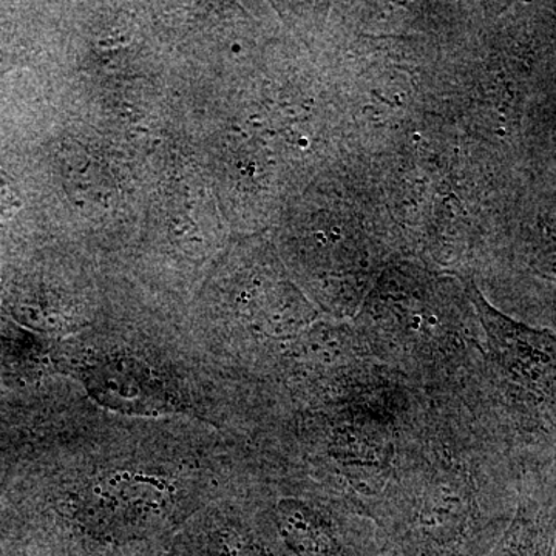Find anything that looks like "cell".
<instances>
[{
  "label": "cell",
  "mask_w": 556,
  "mask_h": 556,
  "mask_svg": "<svg viewBox=\"0 0 556 556\" xmlns=\"http://www.w3.org/2000/svg\"><path fill=\"white\" fill-rule=\"evenodd\" d=\"M87 390L102 405L135 415H161L174 409V399L159 378L137 361L105 362L90 369Z\"/></svg>",
  "instance_id": "cell-1"
},
{
  "label": "cell",
  "mask_w": 556,
  "mask_h": 556,
  "mask_svg": "<svg viewBox=\"0 0 556 556\" xmlns=\"http://www.w3.org/2000/svg\"><path fill=\"white\" fill-rule=\"evenodd\" d=\"M90 503L104 519L137 525L159 517L172 503V493L152 479L121 475L94 485Z\"/></svg>",
  "instance_id": "cell-2"
},
{
  "label": "cell",
  "mask_w": 556,
  "mask_h": 556,
  "mask_svg": "<svg viewBox=\"0 0 556 556\" xmlns=\"http://www.w3.org/2000/svg\"><path fill=\"white\" fill-rule=\"evenodd\" d=\"M278 532L299 556H342L327 518L302 501L285 500L277 506Z\"/></svg>",
  "instance_id": "cell-3"
},
{
  "label": "cell",
  "mask_w": 556,
  "mask_h": 556,
  "mask_svg": "<svg viewBox=\"0 0 556 556\" xmlns=\"http://www.w3.org/2000/svg\"><path fill=\"white\" fill-rule=\"evenodd\" d=\"M470 515V496L459 482L444 481L431 486L420 511V526L438 541L453 540L463 532Z\"/></svg>",
  "instance_id": "cell-4"
},
{
  "label": "cell",
  "mask_w": 556,
  "mask_h": 556,
  "mask_svg": "<svg viewBox=\"0 0 556 556\" xmlns=\"http://www.w3.org/2000/svg\"><path fill=\"white\" fill-rule=\"evenodd\" d=\"M554 536L555 519L551 511L521 508L492 556H548Z\"/></svg>",
  "instance_id": "cell-5"
},
{
  "label": "cell",
  "mask_w": 556,
  "mask_h": 556,
  "mask_svg": "<svg viewBox=\"0 0 556 556\" xmlns=\"http://www.w3.org/2000/svg\"><path fill=\"white\" fill-rule=\"evenodd\" d=\"M215 554L217 556H265L249 538L241 535L236 530L219 533Z\"/></svg>",
  "instance_id": "cell-6"
},
{
  "label": "cell",
  "mask_w": 556,
  "mask_h": 556,
  "mask_svg": "<svg viewBox=\"0 0 556 556\" xmlns=\"http://www.w3.org/2000/svg\"><path fill=\"white\" fill-rule=\"evenodd\" d=\"M20 190L16 189L10 177L0 170V229L16 217L21 208Z\"/></svg>",
  "instance_id": "cell-7"
},
{
  "label": "cell",
  "mask_w": 556,
  "mask_h": 556,
  "mask_svg": "<svg viewBox=\"0 0 556 556\" xmlns=\"http://www.w3.org/2000/svg\"><path fill=\"white\" fill-rule=\"evenodd\" d=\"M11 67V56L10 51L3 47V43H0V73L7 72Z\"/></svg>",
  "instance_id": "cell-8"
},
{
  "label": "cell",
  "mask_w": 556,
  "mask_h": 556,
  "mask_svg": "<svg viewBox=\"0 0 556 556\" xmlns=\"http://www.w3.org/2000/svg\"><path fill=\"white\" fill-rule=\"evenodd\" d=\"M554 543H555V547H552V556H556V532H555V536H554Z\"/></svg>",
  "instance_id": "cell-9"
}]
</instances>
